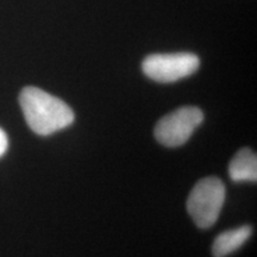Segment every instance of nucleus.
I'll use <instances>...</instances> for the list:
<instances>
[{"instance_id":"423d86ee","label":"nucleus","mask_w":257,"mask_h":257,"mask_svg":"<svg viewBox=\"0 0 257 257\" xmlns=\"http://www.w3.org/2000/svg\"><path fill=\"white\" fill-rule=\"evenodd\" d=\"M229 175L234 182L257 181V157L249 148L237 152L229 165Z\"/></svg>"},{"instance_id":"7ed1b4c3","label":"nucleus","mask_w":257,"mask_h":257,"mask_svg":"<svg viewBox=\"0 0 257 257\" xmlns=\"http://www.w3.org/2000/svg\"><path fill=\"white\" fill-rule=\"evenodd\" d=\"M204 120V113L195 106H182L157 121L155 138L162 146L175 148L185 144Z\"/></svg>"},{"instance_id":"39448f33","label":"nucleus","mask_w":257,"mask_h":257,"mask_svg":"<svg viewBox=\"0 0 257 257\" xmlns=\"http://www.w3.org/2000/svg\"><path fill=\"white\" fill-rule=\"evenodd\" d=\"M252 229L250 225L227 230L218 234L212 245V253L214 257H226L237 251L250 238Z\"/></svg>"},{"instance_id":"f03ea898","label":"nucleus","mask_w":257,"mask_h":257,"mask_svg":"<svg viewBox=\"0 0 257 257\" xmlns=\"http://www.w3.org/2000/svg\"><path fill=\"white\" fill-rule=\"evenodd\" d=\"M225 201V186L220 179L208 176L194 185L187 199V211L200 229H208L219 218Z\"/></svg>"},{"instance_id":"0eeeda50","label":"nucleus","mask_w":257,"mask_h":257,"mask_svg":"<svg viewBox=\"0 0 257 257\" xmlns=\"http://www.w3.org/2000/svg\"><path fill=\"white\" fill-rule=\"evenodd\" d=\"M8 146H9V141H8V136H6L5 131L3 128H0V157H2L8 150Z\"/></svg>"},{"instance_id":"f257e3e1","label":"nucleus","mask_w":257,"mask_h":257,"mask_svg":"<svg viewBox=\"0 0 257 257\" xmlns=\"http://www.w3.org/2000/svg\"><path fill=\"white\" fill-rule=\"evenodd\" d=\"M19 104L29 127L40 136H49L74 121V112L66 102L34 86L22 89Z\"/></svg>"},{"instance_id":"20e7f679","label":"nucleus","mask_w":257,"mask_h":257,"mask_svg":"<svg viewBox=\"0 0 257 257\" xmlns=\"http://www.w3.org/2000/svg\"><path fill=\"white\" fill-rule=\"evenodd\" d=\"M199 66L200 60L192 53L154 54L144 59L142 69L154 81L168 83L192 75Z\"/></svg>"}]
</instances>
